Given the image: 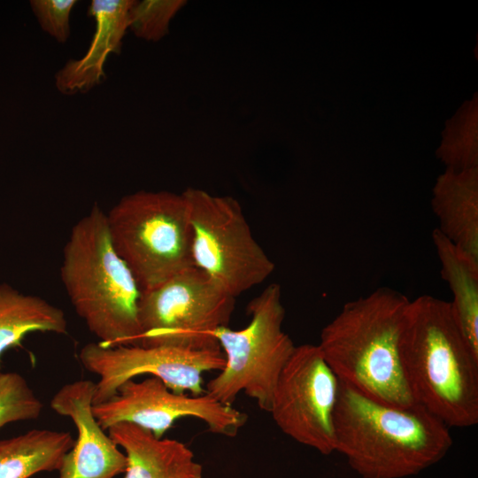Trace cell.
I'll return each mask as SVG.
<instances>
[{
	"mask_svg": "<svg viewBox=\"0 0 478 478\" xmlns=\"http://www.w3.org/2000/svg\"><path fill=\"white\" fill-rule=\"evenodd\" d=\"M398 352L415 404L449 428L478 423V357L458 327L450 302L429 295L410 300Z\"/></svg>",
	"mask_w": 478,
	"mask_h": 478,
	"instance_id": "6da1fadb",
	"label": "cell"
},
{
	"mask_svg": "<svg viewBox=\"0 0 478 478\" xmlns=\"http://www.w3.org/2000/svg\"><path fill=\"white\" fill-rule=\"evenodd\" d=\"M335 451L363 478H404L440 461L452 445L450 428L418 404L373 399L339 381Z\"/></svg>",
	"mask_w": 478,
	"mask_h": 478,
	"instance_id": "7a4b0ae2",
	"label": "cell"
},
{
	"mask_svg": "<svg viewBox=\"0 0 478 478\" xmlns=\"http://www.w3.org/2000/svg\"><path fill=\"white\" fill-rule=\"evenodd\" d=\"M406 296L387 287L346 303L320 333L322 356L339 381L390 405L415 404L398 352Z\"/></svg>",
	"mask_w": 478,
	"mask_h": 478,
	"instance_id": "3957f363",
	"label": "cell"
},
{
	"mask_svg": "<svg viewBox=\"0 0 478 478\" xmlns=\"http://www.w3.org/2000/svg\"><path fill=\"white\" fill-rule=\"evenodd\" d=\"M60 276L76 313L104 346L138 344L142 289L116 251L106 214L95 204L73 227Z\"/></svg>",
	"mask_w": 478,
	"mask_h": 478,
	"instance_id": "277c9868",
	"label": "cell"
},
{
	"mask_svg": "<svg viewBox=\"0 0 478 478\" xmlns=\"http://www.w3.org/2000/svg\"><path fill=\"white\" fill-rule=\"evenodd\" d=\"M105 214L113 247L142 290L194 266L182 193L140 190L124 196Z\"/></svg>",
	"mask_w": 478,
	"mask_h": 478,
	"instance_id": "5b68a950",
	"label": "cell"
},
{
	"mask_svg": "<svg viewBox=\"0 0 478 478\" xmlns=\"http://www.w3.org/2000/svg\"><path fill=\"white\" fill-rule=\"evenodd\" d=\"M246 311L250 316L246 327H222L214 332L225 364L207 382L205 392L226 405L244 393L269 412L277 380L296 347L282 328L285 308L281 286L269 284L250 301Z\"/></svg>",
	"mask_w": 478,
	"mask_h": 478,
	"instance_id": "8992f818",
	"label": "cell"
},
{
	"mask_svg": "<svg viewBox=\"0 0 478 478\" xmlns=\"http://www.w3.org/2000/svg\"><path fill=\"white\" fill-rule=\"evenodd\" d=\"M194 266L236 297L261 284L275 266L254 238L236 199L188 188Z\"/></svg>",
	"mask_w": 478,
	"mask_h": 478,
	"instance_id": "52a82bcc",
	"label": "cell"
},
{
	"mask_svg": "<svg viewBox=\"0 0 478 478\" xmlns=\"http://www.w3.org/2000/svg\"><path fill=\"white\" fill-rule=\"evenodd\" d=\"M235 297L193 266L142 290L138 320L143 345L220 347L213 334L227 327Z\"/></svg>",
	"mask_w": 478,
	"mask_h": 478,
	"instance_id": "ba28073f",
	"label": "cell"
},
{
	"mask_svg": "<svg viewBox=\"0 0 478 478\" xmlns=\"http://www.w3.org/2000/svg\"><path fill=\"white\" fill-rule=\"evenodd\" d=\"M339 379L315 344L296 346L277 380L271 406L276 426L323 455L335 451L334 413Z\"/></svg>",
	"mask_w": 478,
	"mask_h": 478,
	"instance_id": "9c48e42d",
	"label": "cell"
},
{
	"mask_svg": "<svg viewBox=\"0 0 478 478\" xmlns=\"http://www.w3.org/2000/svg\"><path fill=\"white\" fill-rule=\"evenodd\" d=\"M79 360L98 376L93 405L112 397L120 385L142 374L159 378L170 389L192 395L205 393L203 374L220 371L225 358L220 347L194 349L177 345L85 344Z\"/></svg>",
	"mask_w": 478,
	"mask_h": 478,
	"instance_id": "30bf717a",
	"label": "cell"
},
{
	"mask_svg": "<svg viewBox=\"0 0 478 478\" xmlns=\"http://www.w3.org/2000/svg\"><path fill=\"white\" fill-rule=\"evenodd\" d=\"M92 410L104 430L117 423L129 422L151 431L157 437H163L182 418L197 419L210 432L234 437L248 419L232 405L222 404L206 392H176L155 376L124 382L112 397L93 405Z\"/></svg>",
	"mask_w": 478,
	"mask_h": 478,
	"instance_id": "8fae6325",
	"label": "cell"
},
{
	"mask_svg": "<svg viewBox=\"0 0 478 478\" xmlns=\"http://www.w3.org/2000/svg\"><path fill=\"white\" fill-rule=\"evenodd\" d=\"M96 382L78 380L62 386L50 405L69 417L77 429L73 447L63 458L58 478H115L125 473L127 457L93 413Z\"/></svg>",
	"mask_w": 478,
	"mask_h": 478,
	"instance_id": "7c38bea8",
	"label": "cell"
},
{
	"mask_svg": "<svg viewBox=\"0 0 478 478\" xmlns=\"http://www.w3.org/2000/svg\"><path fill=\"white\" fill-rule=\"evenodd\" d=\"M134 0H93L88 15L94 19L96 30L86 53L70 59L55 74L58 90L67 96L84 93L104 80V64L111 53L119 54L128 29L127 15Z\"/></svg>",
	"mask_w": 478,
	"mask_h": 478,
	"instance_id": "4fadbf2b",
	"label": "cell"
},
{
	"mask_svg": "<svg viewBox=\"0 0 478 478\" xmlns=\"http://www.w3.org/2000/svg\"><path fill=\"white\" fill-rule=\"evenodd\" d=\"M108 435L127 457L123 478H202L203 466L194 452L176 439L157 437L129 422L117 423Z\"/></svg>",
	"mask_w": 478,
	"mask_h": 478,
	"instance_id": "5bb4252c",
	"label": "cell"
},
{
	"mask_svg": "<svg viewBox=\"0 0 478 478\" xmlns=\"http://www.w3.org/2000/svg\"><path fill=\"white\" fill-rule=\"evenodd\" d=\"M431 206L436 229L478 265V167L446 168L434 186Z\"/></svg>",
	"mask_w": 478,
	"mask_h": 478,
	"instance_id": "9a60e30c",
	"label": "cell"
},
{
	"mask_svg": "<svg viewBox=\"0 0 478 478\" xmlns=\"http://www.w3.org/2000/svg\"><path fill=\"white\" fill-rule=\"evenodd\" d=\"M432 241L441 264L442 278L452 293L450 305L454 320L478 357V265L436 228L432 231Z\"/></svg>",
	"mask_w": 478,
	"mask_h": 478,
	"instance_id": "2e32d148",
	"label": "cell"
},
{
	"mask_svg": "<svg viewBox=\"0 0 478 478\" xmlns=\"http://www.w3.org/2000/svg\"><path fill=\"white\" fill-rule=\"evenodd\" d=\"M73 443L71 433L51 429H31L0 440V478H29L58 471Z\"/></svg>",
	"mask_w": 478,
	"mask_h": 478,
	"instance_id": "e0dca14e",
	"label": "cell"
},
{
	"mask_svg": "<svg viewBox=\"0 0 478 478\" xmlns=\"http://www.w3.org/2000/svg\"><path fill=\"white\" fill-rule=\"evenodd\" d=\"M64 312L45 299L20 293L8 284H0V359L10 348L21 344L34 332L67 334Z\"/></svg>",
	"mask_w": 478,
	"mask_h": 478,
	"instance_id": "ac0fdd59",
	"label": "cell"
},
{
	"mask_svg": "<svg viewBox=\"0 0 478 478\" xmlns=\"http://www.w3.org/2000/svg\"><path fill=\"white\" fill-rule=\"evenodd\" d=\"M477 96L466 101L445 124L437 158L446 168L466 170L478 167Z\"/></svg>",
	"mask_w": 478,
	"mask_h": 478,
	"instance_id": "d6986e66",
	"label": "cell"
},
{
	"mask_svg": "<svg viewBox=\"0 0 478 478\" xmlns=\"http://www.w3.org/2000/svg\"><path fill=\"white\" fill-rule=\"evenodd\" d=\"M42 402L19 373H0V428L39 418Z\"/></svg>",
	"mask_w": 478,
	"mask_h": 478,
	"instance_id": "ffe728a7",
	"label": "cell"
},
{
	"mask_svg": "<svg viewBox=\"0 0 478 478\" xmlns=\"http://www.w3.org/2000/svg\"><path fill=\"white\" fill-rule=\"evenodd\" d=\"M183 0L135 1L127 15V27L136 37L150 42L162 39L169 24L186 4Z\"/></svg>",
	"mask_w": 478,
	"mask_h": 478,
	"instance_id": "44dd1931",
	"label": "cell"
},
{
	"mask_svg": "<svg viewBox=\"0 0 478 478\" xmlns=\"http://www.w3.org/2000/svg\"><path fill=\"white\" fill-rule=\"evenodd\" d=\"M75 0H33L31 8L42 29L58 42L70 35V14Z\"/></svg>",
	"mask_w": 478,
	"mask_h": 478,
	"instance_id": "7402d4cb",
	"label": "cell"
}]
</instances>
